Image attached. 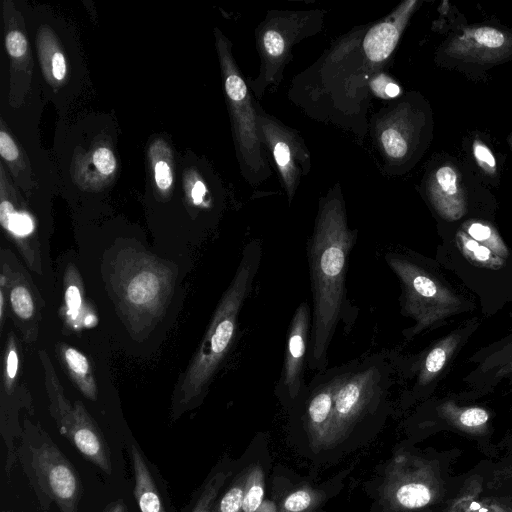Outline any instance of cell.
<instances>
[{"label": "cell", "instance_id": "6da1fadb", "mask_svg": "<svg viewBox=\"0 0 512 512\" xmlns=\"http://www.w3.org/2000/svg\"><path fill=\"white\" fill-rule=\"evenodd\" d=\"M357 230L348 225L339 193L321 201L307 242L312 293V326L307 366L314 372L327 368L328 349L347 310L346 276Z\"/></svg>", "mask_w": 512, "mask_h": 512}, {"label": "cell", "instance_id": "7a4b0ae2", "mask_svg": "<svg viewBox=\"0 0 512 512\" xmlns=\"http://www.w3.org/2000/svg\"><path fill=\"white\" fill-rule=\"evenodd\" d=\"M262 257V244L249 242L236 272L213 313L209 326L177 385L172 399V418L200 404L216 372L227 356L238 328L241 309L249 297Z\"/></svg>", "mask_w": 512, "mask_h": 512}, {"label": "cell", "instance_id": "3957f363", "mask_svg": "<svg viewBox=\"0 0 512 512\" xmlns=\"http://www.w3.org/2000/svg\"><path fill=\"white\" fill-rule=\"evenodd\" d=\"M385 261L400 282L401 313L414 325L403 330L407 340L437 329L475 305L448 282L429 259L414 252H388Z\"/></svg>", "mask_w": 512, "mask_h": 512}, {"label": "cell", "instance_id": "277c9868", "mask_svg": "<svg viewBox=\"0 0 512 512\" xmlns=\"http://www.w3.org/2000/svg\"><path fill=\"white\" fill-rule=\"evenodd\" d=\"M16 455L43 512L52 504L60 512H78L83 495L81 477L41 426L24 422Z\"/></svg>", "mask_w": 512, "mask_h": 512}, {"label": "cell", "instance_id": "5b68a950", "mask_svg": "<svg viewBox=\"0 0 512 512\" xmlns=\"http://www.w3.org/2000/svg\"><path fill=\"white\" fill-rule=\"evenodd\" d=\"M215 39L237 157L244 177L257 184L270 170L262 153L255 102L232 57L230 41L218 29Z\"/></svg>", "mask_w": 512, "mask_h": 512}, {"label": "cell", "instance_id": "8992f818", "mask_svg": "<svg viewBox=\"0 0 512 512\" xmlns=\"http://www.w3.org/2000/svg\"><path fill=\"white\" fill-rule=\"evenodd\" d=\"M379 488L380 504L388 512L422 511L435 504L443 492L436 465L409 453L389 462Z\"/></svg>", "mask_w": 512, "mask_h": 512}, {"label": "cell", "instance_id": "52a82bcc", "mask_svg": "<svg viewBox=\"0 0 512 512\" xmlns=\"http://www.w3.org/2000/svg\"><path fill=\"white\" fill-rule=\"evenodd\" d=\"M45 371V384L50 413L60 434L89 462L111 475L113 465L107 441L81 401L73 405L65 397L51 361L44 351L39 353Z\"/></svg>", "mask_w": 512, "mask_h": 512}, {"label": "cell", "instance_id": "ba28073f", "mask_svg": "<svg viewBox=\"0 0 512 512\" xmlns=\"http://www.w3.org/2000/svg\"><path fill=\"white\" fill-rule=\"evenodd\" d=\"M312 13L292 12L267 18L257 32L258 49L261 56L260 76L253 89L261 95L266 85L280 81L278 75L290 58L292 46L308 34Z\"/></svg>", "mask_w": 512, "mask_h": 512}, {"label": "cell", "instance_id": "9c48e42d", "mask_svg": "<svg viewBox=\"0 0 512 512\" xmlns=\"http://www.w3.org/2000/svg\"><path fill=\"white\" fill-rule=\"evenodd\" d=\"M116 290L124 313L130 320L136 316L158 317L171 292L172 274L167 267L145 255L132 262L128 276L121 275Z\"/></svg>", "mask_w": 512, "mask_h": 512}, {"label": "cell", "instance_id": "30bf717a", "mask_svg": "<svg viewBox=\"0 0 512 512\" xmlns=\"http://www.w3.org/2000/svg\"><path fill=\"white\" fill-rule=\"evenodd\" d=\"M255 107L260 140L271 151L291 201L301 177L309 171V151L294 130L266 114L256 102Z\"/></svg>", "mask_w": 512, "mask_h": 512}, {"label": "cell", "instance_id": "8fae6325", "mask_svg": "<svg viewBox=\"0 0 512 512\" xmlns=\"http://www.w3.org/2000/svg\"><path fill=\"white\" fill-rule=\"evenodd\" d=\"M467 362L473 368L462 379L466 389L455 398L473 399L502 386L512 388V327L501 338L476 350Z\"/></svg>", "mask_w": 512, "mask_h": 512}, {"label": "cell", "instance_id": "7c38bea8", "mask_svg": "<svg viewBox=\"0 0 512 512\" xmlns=\"http://www.w3.org/2000/svg\"><path fill=\"white\" fill-rule=\"evenodd\" d=\"M312 326V307L303 301L288 326L284 359L276 392L285 402L294 404L306 387L304 370L308 362Z\"/></svg>", "mask_w": 512, "mask_h": 512}, {"label": "cell", "instance_id": "4fadbf2b", "mask_svg": "<svg viewBox=\"0 0 512 512\" xmlns=\"http://www.w3.org/2000/svg\"><path fill=\"white\" fill-rule=\"evenodd\" d=\"M479 326L478 318L469 319L413 357L410 364L416 394L421 396L434 389Z\"/></svg>", "mask_w": 512, "mask_h": 512}, {"label": "cell", "instance_id": "5bb4252c", "mask_svg": "<svg viewBox=\"0 0 512 512\" xmlns=\"http://www.w3.org/2000/svg\"><path fill=\"white\" fill-rule=\"evenodd\" d=\"M5 48L10 59L9 102L18 107L27 96L33 75V58L21 13L11 1L3 2Z\"/></svg>", "mask_w": 512, "mask_h": 512}, {"label": "cell", "instance_id": "9a60e30c", "mask_svg": "<svg viewBox=\"0 0 512 512\" xmlns=\"http://www.w3.org/2000/svg\"><path fill=\"white\" fill-rule=\"evenodd\" d=\"M446 52L465 61L497 62L512 53V35L489 26L470 27L448 44Z\"/></svg>", "mask_w": 512, "mask_h": 512}, {"label": "cell", "instance_id": "2e32d148", "mask_svg": "<svg viewBox=\"0 0 512 512\" xmlns=\"http://www.w3.org/2000/svg\"><path fill=\"white\" fill-rule=\"evenodd\" d=\"M416 5L415 0L403 2L384 21L366 33L363 50L371 63H382L391 55Z\"/></svg>", "mask_w": 512, "mask_h": 512}, {"label": "cell", "instance_id": "e0dca14e", "mask_svg": "<svg viewBox=\"0 0 512 512\" xmlns=\"http://www.w3.org/2000/svg\"><path fill=\"white\" fill-rule=\"evenodd\" d=\"M428 196L435 211L446 221H457L467 211L464 191L457 171L450 165L439 167L428 180Z\"/></svg>", "mask_w": 512, "mask_h": 512}, {"label": "cell", "instance_id": "ac0fdd59", "mask_svg": "<svg viewBox=\"0 0 512 512\" xmlns=\"http://www.w3.org/2000/svg\"><path fill=\"white\" fill-rule=\"evenodd\" d=\"M36 49L43 77L53 90L66 86L71 67L58 36L50 27H42L37 33Z\"/></svg>", "mask_w": 512, "mask_h": 512}, {"label": "cell", "instance_id": "d6986e66", "mask_svg": "<svg viewBox=\"0 0 512 512\" xmlns=\"http://www.w3.org/2000/svg\"><path fill=\"white\" fill-rule=\"evenodd\" d=\"M414 134L415 129L409 114L402 108L387 116L378 128L380 146L393 161H402L408 156L412 150Z\"/></svg>", "mask_w": 512, "mask_h": 512}, {"label": "cell", "instance_id": "ffe728a7", "mask_svg": "<svg viewBox=\"0 0 512 512\" xmlns=\"http://www.w3.org/2000/svg\"><path fill=\"white\" fill-rule=\"evenodd\" d=\"M128 451L134 474L133 492L140 512H167L149 463L140 447L132 442Z\"/></svg>", "mask_w": 512, "mask_h": 512}, {"label": "cell", "instance_id": "44dd1931", "mask_svg": "<svg viewBox=\"0 0 512 512\" xmlns=\"http://www.w3.org/2000/svg\"><path fill=\"white\" fill-rule=\"evenodd\" d=\"M436 410L441 419L463 433L481 436L488 432L490 413L481 406H461L454 399H445Z\"/></svg>", "mask_w": 512, "mask_h": 512}, {"label": "cell", "instance_id": "7402d4cb", "mask_svg": "<svg viewBox=\"0 0 512 512\" xmlns=\"http://www.w3.org/2000/svg\"><path fill=\"white\" fill-rule=\"evenodd\" d=\"M0 154L2 162L6 163L8 173L16 185L30 197L35 182L32 168L26 153L11 135L3 119L0 122Z\"/></svg>", "mask_w": 512, "mask_h": 512}, {"label": "cell", "instance_id": "603a6c76", "mask_svg": "<svg viewBox=\"0 0 512 512\" xmlns=\"http://www.w3.org/2000/svg\"><path fill=\"white\" fill-rule=\"evenodd\" d=\"M56 349L63 367L77 388L86 398L95 401L98 395L97 385L87 357L65 343H59Z\"/></svg>", "mask_w": 512, "mask_h": 512}, {"label": "cell", "instance_id": "cb8c5ba5", "mask_svg": "<svg viewBox=\"0 0 512 512\" xmlns=\"http://www.w3.org/2000/svg\"><path fill=\"white\" fill-rule=\"evenodd\" d=\"M117 170V160L110 147L97 145L80 159L79 173L82 180L88 174L85 182L94 185L111 179Z\"/></svg>", "mask_w": 512, "mask_h": 512}, {"label": "cell", "instance_id": "d4e9b609", "mask_svg": "<svg viewBox=\"0 0 512 512\" xmlns=\"http://www.w3.org/2000/svg\"><path fill=\"white\" fill-rule=\"evenodd\" d=\"M149 162L153 171V180L157 192L168 197L174 186L172 151L162 139H156L149 147Z\"/></svg>", "mask_w": 512, "mask_h": 512}, {"label": "cell", "instance_id": "484cf974", "mask_svg": "<svg viewBox=\"0 0 512 512\" xmlns=\"http://www.w3.org/2000/svg\"><path fill=\"white\" fill-rule=\"evenodd\" d=\"M455 242L456 249L462 255L464 261L472 267L496 271L505 268L507 265V260L475 241L461 228L456 233Z\"/></svg>", "mask_w": 512, "mask_h": 512}, {"label": "cell", "instance_id": "4316f807", "mask_svg": "<svg viewBox=\"0 0 512 512\" xmlns=\"http://www.w3.org/2000/svg\"><path fill=\"white\" fill-rule=\"evenodd\" d=\"M461 229L475 241L486 246L493 253L503 259L508 261L512 256L510 249L501 238L497 229L489 222L482 220H467L461 226Z\"/></svg>", "mask_w": 512, "mask_h": 512}, {"label": "cell", "instance_id": "83f0119b", "mask_svg": "<svg viewBox=\"0 0 512 512\" xmlns=\"http://www.w3.org/2000/svg\"><path fill=\"white\" fill-rule=\"evenodd\" d=\"M324 499L321 490L302 486L289 492L281 501L277 512H314Z\"/></svg>", "mask_w": 512, "mask_h": 512}, {"label": "cell", "instance_id": "f1b7e54d", "mask_svg": "<svg viewBox=\"0 0 512 512\" xmlns=\"http://www.w3.org/2000/svg\"><path fill=\"white\" fill-rule=\"evenodd\" d=\"M264 473L259 464L248 467V477L240 512H256L264 500Z\"/></svg>", "mask_w": 512, "mask_h": 512}, {"label": "cell", "instance_id": "f546056e", "mask_svg": "<svg viewBox=\"0 0 512 512\" xmlns=\"http://www.w3.org/2000/svg\"><path fill=\"white\" fill-rule=\"evenodd\" d=\"M248 477V467L231 484L222 497L215 502L211 512H240Z\"/></svg>", "mask_w": 512, "mask_h": 512}, {"label": "cell", "instance_id": "4dcf8cb0", "mask_svg": "<svg viewBox=\"0 0 512 512\" xmlns=\"http://www.w3.org/2000/svg\"><path fill=\"white\" fill-rule=\"evenodd\" d=\"M230 472L217 471L210 475L191 512H211L218 494L229 477Z\"/></svg>", "mask_w": 512, "mask_h": 512}, {"label": "cell", "instance_id": "1f68e13d", "mask_svg": "<svg viewBox=\"0 0 512 512\" xmlns=\"http://www.w3.org/2000/svg\"><path fill=\"white\" fill-rule=\"evenodd\" d=\"M10 304L15 315L21 320H29L34 316V301L30 290L24 284L12 286L9 294Z\"/></svg>", "mask_w": 512, "mask_h": 512}, {"label": "cell", "instance_id": "d6a6232c", "mask_svg": "<svg viewBox=\"0 0 512 512\" xmlns=\"http://www.w3.org/2000/svg\"><path fill=\"white\" fill-rule=\"evenodd\" d=\"M80 279L76 269L68 268L65 275V305L67 314L75 319L80 311L82 302Z\"/></svg>", "mask_w": 512, "mask_h": 512}, {"label": "cell", "instance_id": "836d02e7", "mask_svg": "<svg viewBox=\"0 0 512 512\" xmlns=\"http://www.w3.org/2000/svg\"><path fill=\"white\" fill-rule=\"evenodd\" d=\"M463 511L467 512H512V503L496 497H478L471 501ZM462 511V512H463Z\"/></svg>", "mask_w": 512, "mask_h": 512}, {"label": "cell", "instance_id": "e575fe53", "mask_svg": "<svg viewBox=\"0 0 512 512\" xmlns=\"http://www.w3.org/2000/svg\"><path fill=\"white\" fill-rule=\"evenodd\" d=\"M473 155L481 169L489 175L496 173V159L491 150L481 140H474Z\"/></svg>", "mask_w": 512, "mask_h": 512}, {"label": "cell", "instance_id": "d590c367", "mask_svg": "<svg viewBox=\"0 0 512 512\" xmlns=\"http://www.w3.org/2000/svg\"><path fill=\"white\" fill-rule=\"evenodd\" d=\"M18 370V354L15 343L13 340L9 342L6 354L5 365V389L8 396H11L13 391V381L17 375Z\"/></svg>", "mask_w": 512, "mask_h": 512}, {"label": "cell", "instance_id": "8d00e7d4", "mask_svg": "<svg viewBox=\"0 0 512 512\" xmlns=\"http://www.w3.org/2000/svg\"><path fill=\"white\" fill-rule=\"evenodd\" d=\"M372 90L382 98H394L400 94V87L387 76L380 74L371 82Z\"/></svg>", "mask_w": 512, "mask_h": 512}, {"label": "cell", "instance_id": "74e56055", "mask_svg": "<svg viewBox=\"0 0 512 512\" xmlns=\"http://www.w3.org/2000/svg\"><path fill=\"white\" fill-rule=\"evenodd\" d=\"M188 193L195 205L203 203L206 196V187L204 183L199 179H193L188 183Z\"/></svg>", "mask_w": 512, "mask_h": 512}, {"label": "cell", "instance_id": "f35d334b", "mask_svg": "<svg viewBox=\"0 0 512 512\" xmlns=\"http://www.w3.org/2000/svg\"><path fill=\"white\" fill-rule=\"evenodd\" d=\"M102 512H128V510L123 499H117L110 502Z\"/></svg>", "mask_w": 512, "mask_h": 512}, {"label": "cell", "instance_id": "ab89813d", "mask_svg": "<svg viewBox=\"0 0 512 512\" xmlns=\"http://www.w3.org/2000/svg\"><path fill=\"white\" fill-rule=\"evenodd\" d=\"M0 317H1V322L3 321V310H4V296H3V291L1 290L0 291Z\"/></svg>", "mask_w": 512, "mask_h": 512}, {"label": "cell", "instance_id": "60d3db41", "mask_svg": "<svg viewBox=\"0 0 512 512\" xmlns=\"http://www.w3.org/2000/svg\"><path fill=\"white\" fill-rule=\"evenodd\" d=\"M2 512H12V511H2Z\"/></svg>", "mask_w": 512, "mask_h": 512}, {"label": "cell", "instance_id": "b9f144b4", "mask_svg": "<svg viewBox=\"0 0 512 512\" xmlns=\"http://www.w3.org/2000/svg\"><path fill=\"white\" fill-rule=\"evenodd\" d=\"M511 147H512V142H511Z\"/></svg>", "mask_w": 512, "mask_h": 512}, {"label": "cell", "instance_id": "7bdbcfd3", "mask_svg": "<svg viewBox=\"0 0 512 512\" xmlns=\"http://www.w3.org/2000/svg\"><path fill=\"white\" fill-rule=\"evenodd\" d=\"M463 512H467V511H463Z\"/></svg>", "mask_w": 512, "mask_h": 512}]
</instances>
